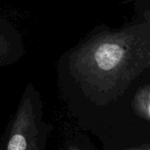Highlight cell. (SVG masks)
Returning <instances> with one entry per match:
<instances>
[{"instance_id": "cell-1", "label": "cell", "mask_w": 150, "mask_h": 150, "mask_svg": "<svg viewBox=\"0 0 150 150\" xmlns=\"http://www.w3.org/2000/svg\"><path fill=\"white\" fill-rule=\"evenodd\" d=\"M71 65L99 92L118 96L150 67V24L97 36L72 56Z\"/></svg>"}, {"instance_id": "cell-2", "label": "cell", "mask_w": 150, "mask_h": 150, "mask_svg": "<svg viewBox=\"0 0 150 150\" xmlns=\"http://www.w3.org/2000/svg\"><path fill=\"white\" fill-rule=\"evenodd\" d=\"M50 131L37 103L25 96L1 137L0 150H46Z\"/></svg>"}, {"instance_id": "cell-3", "label": "cell", "mask_w": 150, "mask_h": 150, "mask_svg": "<svg viewBox=\"0 0 150 150\" xmlns=\"http://www.w3.org/2000/svg\"><path fill=\"white\" fill-rule=\"evenodd\" d=\"M132 108L139 117L150 123V84L145 85L136 91Z\"/></svg>"}, {"instance_id": "cell-4", "label": "cell", "mask_w": 150, "mask_h": 150, "mask_svg": "<svg viewBox=\"0 0 150 150\" xmlns=\"http://www.w3.org/2000/svg\"><path fill=\"white\" fill-rule=\"evenodd\" d=\"M124 150H150V144H143L139 146H130V147L125 148Z\"/></svg>"}, {"instance_id": "cell-5", "label": "cell", "mask_w": 150, "mask_h": 150, "mask_svg": "<svg viewBox=\"0 0 150 150\" xmlns=\"http://www.w3.org/2000/svg\"><path fill=\"white\" fill-rule=\"evenodd\" d=\"M68 149L69 150H85L84 148H82V146H81L77 144H74V143H71L68 146Z\"/></svg>"}, {"instance_id": "cell-6", "label": "cell", "mask_w": 150, "mask_h": 150, "mask_svg": "<svg viewBox=\"0 0 150 150\" xmlns=\"http://www.w3.org/2000/svg\"><path fill=\"white\" fill-rule=\"evenodd\" d=\"M0 43H2L1 42H0ZM2 48H1V44H0V57H1V53H2Z\"/></svg>"}]
</instances>
